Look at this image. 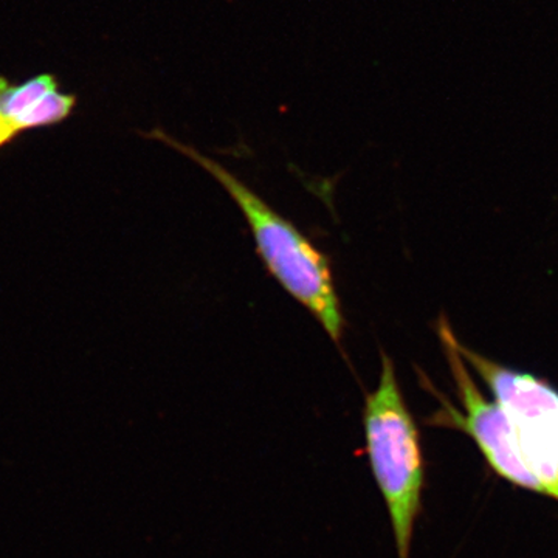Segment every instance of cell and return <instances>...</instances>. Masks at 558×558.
I'll return each mask as SVG.
<instances>
[{"label":"cell","instance_id":"cell-5","mask_svg":"<svg viewBox=\"0 0 558 558\" xmlns=\"http://www.w3.org/2000/svg\"><path fill=\"white\" fill-rule=\"evenodd\" d=\"M75 97L60 90L51 75H39L21 84L0 76V148L24 131L53 126L68 119Z\"/></svg>","mask_w":558,"mask_h":558},{"label":"cell","instance_id":"cell-2","mask_svg":"<svg viewBox=\"0 0 558 558\" xmlns=\"http://www.w3.org/2000/svg\"><path fill=\"white\" fill-rule=\"evenodd\" d=\"M379 384L363 407L365 451L387 506L398 558H411L414 527L425 486L421 433L396 376L395 363L381 351Z\"/></svg>","mask_w":558,"mask_h":558},{"label":"cell","instance_id":"cell-4","mask_svg":"<svg viewBox=\"0 0 558 558\" xmlns=\"http://www.w3.org/2000/svg\"><path fill=\"white\" fill-rule=\"evenodd\" d=\"M438 336L449 362L462 410L459 411L450 400L439 396L442 407L429 424L468 433L499 476L515 486L543 494L542 484L524 462L508 413L497 400L487 399L470 376L468 363L458 349V339L446 318L438 322Z\"/></svg>","mask_w":558,"mask_h":558},{"label":"cell","instance_id":"cell-3","mask_svg":"<svg viewBox=\"0 0 558 558\" xmlns=\"http://www.w3.org/2000/svg\"><path fill=\"white\" fill-rule=\"evenodd\" d=\"M458 349L508 413L521 454L542 484L543 495L558 501L557 389L532 374L492 362L459 340Z\"/></svg>","mask_w":558,"mask_h":558},{"label":"cell","instance_id":"cell-1","mask_svg":"<svg viewBox=\"0 0 558 558\" xmlns=\"http://www.w3.org/2000/svg\"><path fill=\"white\" fill-rule=\"evenodd\" d=\"M148 135L190 157L218 180L247 220L259 258L271 277L317 318L333 343L340 344L347 322L341 312L328 256L315 247L310 238L301 233L290 220L282 218L263 197L218 161L171 137L165 131L154 130Z\"/></svg>","mask_w":558,"mask_h":558}]
</instances>
